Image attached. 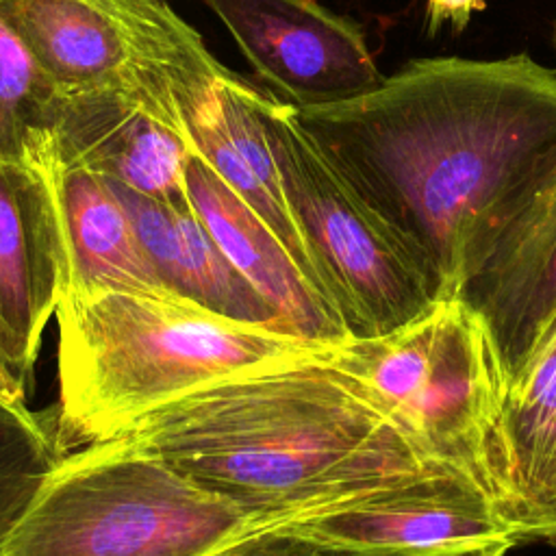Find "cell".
<instances>
[{
    "instance_id": "1",
    "label": "cell",
    "mask_w": 556,
    "mask_h": 556,
    "mask_svg": "<svg viewBox=\"0 0 556 556\" xmlns=\"http://www.w3.org/2000/svg\"><path fill=\"white\" fill-rule=\"evenodd\" d=\"M330 165L463 293L556 172V70L528 54L428 56L356 100L293 109Z\"/></svg>"
},
{
    "instance_id": "2",
    "label": "cell",
    "mask_w": 556,
    "mask_h": 556,
    "mask_svg": "<svg viewBox=\"0 0 556 556\" xmlns=\"http://www.w3.org/2000/svg\"><path fill=\"white\" fill-rule=\"evenodd\" d=\"M326 356L211 382L115 439L269 530L441 469Z\"/></svg>"
},
{
    "instance_id": "3",
    "label": "cell",
    "mask_w": 556,
    "mask_h": 556,
    "mask_svg": "<svg viewBox=\"0 0 556 556\" xmlns=\"http://www.w3.org/2000/svg\"><path fill=\"white\" fill-rule=\"evenodd\" d=\"M61 452L109 441L211 382L324 356L332 348L213 313L174 293L61 295L56 311Z\"/></svg>"
},
{
    "instance_id": "4",
    "label": "cell",
    "mask_w": 556,
    "mask_h": 556,
    "mask_svg": "<svg viewBox=\"0 0 556 556\" xmlns=\"http://www.w3.org/2000/svg\"><path fill=\"white\" fill-rule=\"evenodd\" d=\"M326 358L437 467L480 486L517 523L513 374L491 324L463 293L441 295L389 332L350 337Z\"/></svg>"
},
{
    "instance_id": "5",
    "label": "cell",
    "mask_w": 556,
    "mask_h": 556,
    "mask_svg": "<svg viewBox=\"0 0 556 556\" xmlns=\"http://www.w3.org/2000/svg\"><path fill=\"white\" fill-rule=\"evenodd\" d=\"M258 521L124 439L59 456L0 556H213Z\"/></svg>"
},
{
    "instance_id": "6",
    "label": "cell",
    "mask_w": 556,
    "mask_h": 556,
    "mask_svg": "<svg viewBox=\"0 0 556 556\" xmlns=\"http://www.w3.org/2000/svg\"><path fill=\"white\" fill-rule=\"evenodd\" d=\"M261 115L293 222L352 337L389 332L447 293L432 254L330 165L291 106L261 96Z\"/></svg>"
},
{
    "instance_id": "7",
    "label": "cell",
    "mask_w": 556,
    "mask_h": 556,
    "mask_svg": "<svg viewBox=\"0 0 556 556\" xmlns=\"http://www.w3.org/2000/svg\"><path fill=\"white\" fill-rule=\"evenodd\" d=\"M0 15L65 93L124 91L176 126V87L219 67L163 0H0Z\"/></svg>"
},
{
    "instance_id": "8",
    "label": "cell",
    "mask_w": 556,
    "mask_h": 556,
    "mask_svg": "<svg viewBox=\"0 0 556 556\" xmlns=\"http://www.w3.org/2000/svg\"><path fill=\"white\" fill-rule=\"evenodd\" d=\"M245 59L300 111L371 93L384 80L363 30L317 0H206Z\"/></svg>"
},
{
    "instance_id": "9",
    "label": "cell",
    "mask_w": 556,
    "mask_h": 556,
    "mask_svg": "<svg viewBox=\"0 0 556 556\" xmlns=\"http://www.w3.org/2000/svg\"><path fill=\"white\" fill-rule=\"evenodd\" d=\"M285 530L319 547L363 556L430 554L495 541L519 543L513 517L480 486L432 469Z\"/></svg>"
},
{
    "instance_id": "10",
    "label": "cell",
    "mask_w": 556,
    "mask_h": 556,
    "mask_svg": "<svg viewBox=\"0 0 556 556\" xmlns=\"http://www.w3.org/2000/svg\"><path fill=\"white\" fill-rule=\"evenodd\" d=\"M261 96L219 65L176 87L178 126L193 152L278 235L304 274L332 300L289 211L261 115Z\"/></svg>"
},
{
    "instance_id": "11",
    "label": "cell",
    "mask_w": 556,
    "mask_h": 556,
    "mask_svg": "<svg viewBox=\"0 0 556 556\" xmlns=\"http://www.w3.org/2000/svg\"><path fill=\"white\" fill-rule=\"evenodd\" d=\"M61 215L50 174L0 161V352L24 384L56 311Z\"/></svg>"
},
{
    "instance_id": "12",
    "label": "cell",
    "mask_w": 556,
    "mask_h": 556,
    "mask_svg": "<svg viewBox=\"0 0 556 556\" xmlns=\"http://www.w3.org/2000/svg\"><path fill=\"white\" fill-rule=\"evenodd\" d=\"M187 135L130 93H67L56 130L54 174L83 167L156 200H185ZM52 174V176H54Z\"/></svg>"
},
{
    "instance_id": "13",
    "label": "cell",
    "mask_w": 556,
    "mask_h": 556,
    "mask_svg": "<svg viewBox=\"0 0 556 556\" xmlns=\"http://www.w3.org/2000/svg\"><path fill=\"white\" fill-rule=\"evenodd\" d=\"M185 189L222 252L293 334L326 348L352 337L337 304L304 274L278 235L193 150L185 167Z\"/></svg>"
},
{
    "instance_id": "14",
    "label": "cell",
    "mask_w": 556,
    "mask_h": 556,
    "mask_svg": "<svg viewBox=\"0 0 556 556\" xmlns=\"http://www.w3.org/2000/svg\"><path fill=\"white\" fill-rule=\"evenodd\" d=\"M463 295L515 374L556 317V172L497 237Z\"/></svg>"
},
{
    "instance_id": "15",
    "label": "cell",
    "mask_w": 556,
    "mask_h": 556,
    "mask_svg": "<svg viewBox=\"0 0 556 556\" xmlns=\"http://www.w3.org/2000/svg\"><path fill=\"white\" fill-rule=\"evenodd\" d=\"M109 185L124 204L167 291L224 317L291 332L267 298L228 261L195 215L189 198L169 202L141 195L115 182Z\"/></svg>"
},
{
    "instance_id": "16",
    "label": "cell",
    "mask_w": 556,
    "mask_h": 556,
    "mask_svg": "<svg viewBox=\"0 0 556 556\" xmlns=\"http://www.w3.org/2000/svg\"><path fill=\"white\" fill-rule=\"evenodd\" d=\"M52 180L63 232L61 295L172 293L156 276L124 204L104 178L67 167Z\"/></svg>"
},
{
    "instance_id": "17",
    "label": "cell",
    "mask_w": 556,
    "mask_h": 556,
    "mask_svg": "<svg viewBox=\"0 0 556 556\" xmlns=\"http://www.w3.org/2000/svg\"><path fill=\"white\" fill-rule=\"evenodd\" d=\"M67 93L0 15V161L54 174Z\"/></svg>"
},
{
    "instance_id": "18",
    "label": "cell",
    "mask_w": 556,
    "mask_h": 556,
    "mask_svg": "<svg viewBox=\"0 0 556 556\" xmlns=\"http://www.w3.org/2000/svg\"><path fill=\"white\" fill-rule=\"evenodd\" d=\"M61 454L52 424L0 400V545Z\"/></svg>"
},
{
    "instance_id": "19",
    "label": "cell",
    "mask_w": 556,
    "mask_h": 556,
    "mask_svg": "<svg viewBox=\"0 0 556 556\" xmlns=\"http://www.w3.org/2000/svg\"><path fill=\"white\" fill-rule=\"evenodd\" d=\"M510 432L521 482L523 465L556 432V317L510 378Z\"/></svg>"
},
{
    "instance_id": "20",
    "label": "cell",
    "mask_w": 556,
    "mask_h": 556,
    "mask_svg": "<svg viewBox=\"0 0 556 556\" xmlns=\"http://www.w3.org/2000/svg\"><path fill=\"white\" fill-rule=\"evenodd\" d=\"M554 508H556V432L521 469L517 534H519V526L526 519L543 515Z\"/></svg>"
},
{
    "instance_id": "21",
    "label": "cell",
    "mask_w": 556,
    "mask_h": 556,
    "mask_svg": "<svg viewBox=\"0 0 556 556\" xmlns=\"http://www.w3.org/2000/svg\"><path fill=\"white\" fill-rule=\"evenodd\" d=\"M213 556H337V549L319 547L300 534L276 528L256 532L254 536L224 547Z\"/></svg>"
},
{
    "instance_id": "22",
    "label": "cell",
    "mask_w": 556,
    "mask_h": 556,
    "mask_svg": "<svg viewBox=\"0 0 556 556\" xmlns=\"http://www.w3.org/2000/svg\"><path fill=\"white\" fill-rule=\"evenodd\" d=\"M484 9V0H426L428 30L437 33L445 24L454 30H463L473 13Z\"/></svg>"
},
{
    "instance_id": "23",
    "label": "cell",
    "mask_w": 556,
    "mask_h": 556,
    "mask_svg": "<svg viewBox=\"0 0 556 556\" xmlns=\"http://www.w3.org/2000/svg\"><path fill=\"white\" fill-rule=\"evenodd\" d=\"M519 541H545L556 547V508L526 519L519 526Z\"/></svg>"
},
{
    "instance_id": "24",
    "label": "cell",
    "mask_w": 556,
    "mask_h": 556,
    "mask_svg": "<svg viewBox=\"0 0 556 556\" xmlns=\"http://www.w3.org/2000/svg\"><path fill=\"white\" fill-rule=\"evenodd\" d=\"M517 545L513 541H495V543H480V545H467V547H452L430 554H406V556H506L508 549ZM337 556H363V554H350V552H337Z\"/></svg>"
},
{
    "instance_id": "25",
    "label": "cell",
    "mask_w": 556,
    "mask_h": 556,
    "mask_svg": "<svg viewBox=\"0 0 556 556\" xmlns=\"http://www.w3.org/2000/svg\"><path fill=\"white\" fill-rule=\"evenodd\" d=\"M0 400L15 402V404L26 402V384L17 380V376L11 371L2 352H0Z\"/></svg>"
},
{
    "instance_id": "26",
    "label": "cell",
    "mask_w": 556,
    "mask_h": 556,
    "mask_svg": "<svg viewBox=\"0 0 556 556\" xmlns=\"http://www.w3.org/2000/svg\"><path fill=\"white\" fill-rule=\"evenodd\" d=\"M554 46H556V24H554Z\"/></svg>"
},
{
    "instance_id": "27",
    "label": "cell",
    "mask_w": 556,
    "mask_h": 556,
    "mask_svg": "<svg viewBox=\"0 0 556 556\" xmlns=\"http://www.w3.org/2000/svg\"><path fill=\"white\" fill-rule=\"evenodd\" d=\"M4 361H7V358H4Z\"/></svg>"
}]
</instances>
